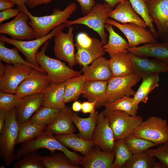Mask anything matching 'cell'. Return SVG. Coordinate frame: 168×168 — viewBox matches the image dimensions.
I'll list each match as a JSON object with an SVG mask.
<instances>
[{
	"mask_svg": "<svg viewBox=\"0 0 168 168\" xmlns=\"http://www.w3.org/2000/svg\"><path fill=\"white\" fill-rule=\"evenodd\" d=\"M60 110L47 106H42L28 121L33 123L47 126L54 120Z\"/></svg>",
	"mask_w": 168,
	"mask_h": 168,
	"instance_id": "cell-36",
	"label": "cell"
},
{
	"mask_svg": "<svg viewBox=\"0 0 168 168\" xmlns=\"http://www.w3.org/2000/svg\"><path fill=\"white\" fill-rule=\"evenodd\" d=\"M67 27L65 23L57 26L46 35L28 41L17 40L10 39L4 35L0 36V41L12 44L16 48L25 56L27 61L33 65L40 67L35 58L38 50L46 41L52 38L58 33Z\"/></svg>",
	"mask_w": 168,
	"mask_h": 168,
	"instance_id": "cell-10",
	"label": "cell"
},
{
	"mask_svg": "<svg viewBox=\"0 0 168 168\" xmlns=\"http://www.w3.org/2000/svg\"><path fill=\"white\" fill-rule=\"evenodd\" d=\"M122 168H162L156 157L149 156L144 152L133 154Z\"/></svg>",
	"mask_w": 168,
	"mask_h": 168,
	"instance_id": "cell-35",
	"label": "cell"
},
{
	"mask_svg": "<svg viewBox=\"0 0 168 168\" xmlns=\"http://www.w3.org/2000/svg\"><path fill=\"white\" fill-rule=\"evenodd\" d=\"M108 81H86L82 96L90 101L97 100L96 108L105 106L107 103L106 93Z\"/></svg>",
	"mask_w": 168,
	"mask_h": 168,
	"instance_id": "cell-25",
	"label": "cell"
},
{
	"mask_svg": "<svg viewBox=\"0 0 168 168\" xmlns=\"http://www.w3.org/2000/svg\"><path fill=\"white\" fill-rule=\"evenodd\" d=\"M14 5L9 0H0V11L12 8Z\"/></svg>",
	"mask_w": 168,
	"mask_h": 168,
	"instance_id": "cell-49",
	"label": "cell"
},
{
	"mask_svg": "<svg viewBox=\"0 0 168 168\" xmlns=\"http://www.w3.org/2000/svg\"><path fill=\"white\" fill-rule=\"evenodd\" d=\"M156 24L158 38L168 41V0H144Z\"/></svg>",
	"mask_w": 168,
	"mask_h": 168,
	"instance_id": "cell-14",
	"label": "cell"
},
{
	"mask_svg": "<svg viewBox=\"0 0 168 168\" xmlns=\"http://www.w3.org/2000/svg\"><path fill=\"white\" fill-rule=\"evenodd\" d=\"M106 23L114 26L125 35L127 38L129 48L138 46L141 44L157 42V39L150 30L133 23H121L108 18Z\"/></svg>",
	"mask_w": 168,
	"mask_h": 168,
	"instance_id": "cell-12",
	"label": "cell"
},
{
	"mask_svg": "<svg viewBox=\"0 0 168 168\" xmlns=\"http://www.w3.org/2000/svg\"><path fill=\"white\" fill-rule=\"evenodd\" d=\"M132 133L137 137L160 145L168 141V123L166 119L152 116L143 121Z\"/></svg>",
	"mask_w": 168,
	"mask_h": 168,
	"instance_id": "cell-8",
	"label": "cell"
},
{
	"mask_svg": "<svg viewBox=\"0 0 168 168\" xmlns=\"http://www.w3.org/2000/svg\"><path fill=\"white\" fill-rule=\"evenodd\" d=\"M0 168H5V167L4 165V164L2 166H0Z\"/></svg>",
	"mask_w": 168,
	"mask_h": 168,
	"instance_id": "cell-54",
	"label": "cell"
},
{
	"mask_svg": "<svg viewBox=\"0 0 168 168\" xmlns=\"http://www.w3.org/2000/svg\"><path fill=\"white\" fill-rule=\"evenodd\" d=\"M17 6H21L26 5L28 0H9Z\"/></svg>",
	"mask_w": 168,
	"mask_h": 168,
	"instance_id": "cell-53",
	"label": "cell"
},
{
	"mask_svg": "<svg viewBox=\"0 0 168 168\" xmlns=\"http://www.w3.org/2000/svg\"><path fill=\"white\" fill-rule=\"evenodd\" d=\"M73 28H68L67 33L62 31L56 34L54 36V51L56 58L67 62L69 67L72 68L77 64L74 43Z\"/></svg>",
	"mask_w": 168,
	"mask_h": 168,
	"instance_id": "cell-15",
	"label": "cell"
},
{
	"mask_svg": "<svg viewBox=\"0 0 168 168\" xmlns=\"http://www.w3.org/2000/svg\"><path fill=\"white\" fill-rule=\"evenodd\" d=\"M102 111L113 131L115 140L124 139L143 121L139 115L131 116L121 110L105 109Z\"/></svg>",
	"mask_w": 168,
	"mask_h": 168,
	"instance_id": "cell-7",
	"label": "cell"
},
{
	"mask_svg": "<svg viewBox=\"0 0 168 168\" xmlns=\"http://www.w3.org/2000/svg\"><path fill=\"white\" fill-rule=\"evenodd\" d=\"M81 71L86 81H108L113 77L108 60L103 56L96 59L90 65L82 67Z\"/></svg>",
	"mask_w": 168,
	"mask_h": 168,
	"instance_id": "cell-22",
	"label": "cell"
},
{
	"mask_svg": "<svg viewBox=\"0 0 168 168\" xmlns=\"http://www.w3.org/2000/svg\"><path fill=\"white\" fill-rule=\"evenodd\" d=\"M100 148L94 146L87 155L81 157L79 165L84 168H113L114 151L105 152Z\"/></svg>",
	"mask_w": 168,
	"mask_h": 168,
	"instance_id": "cell-18",
	"label": "cell"
},
{
	"mask_svg": "<svg viewBox=\"0 0 168 168\" xmlns=\"http://www.w3.org/2000/svg\"><path fill=\"white\" fill-rule=\"evenodd\" d=\"M49 44V40L44 44L41 50L35 55L40 66L44 70L49 77L50 83H60L67 79L82 74V72L75 70L67 66L59 59L51 58L45 54Z\"/></svg>",
	"mask_w": 168,
	"mask_h": 168,
	"instance_id": "cell-3",
	"label": "cell"
},
{
	"mask_svg": "<svg viewBox=\"0 0 168 168\" xmlns=\"http://www.w3.org/2000/svg\"><path fill=\"white\" fill-rule=\"evenodd\" d=\"M46 149L53 152L58 150L63 152L73 164L78 165L82 157L63 145L50 131L45 130L37 138L22 143L15 153V160H18L24 156L36 152L40 149ZM79 166V165H78Z\"/></svg>",
	"mask_w": 168,
	"mask_h": 168,
	"instance_id": "cell-1",
	"label": "cell"
},
{
	"mask_svg": "<svg viewBox=\"0 0 168 168\" xmlns=\"http://www.w3.org/2000/svg\"><path fill=\"white\" fill-rule=\"evenodd\" d=\"M5 44V42L0 41V61L10 64H20L28 65L46 73L45 71L40 67H35L24 59L19 54V50L16 48L9 49L6 47Z\"/></svg>",
	"mask_w": 168,
	"mask_h": 168,
	"instance_id": "cell-34",
	"label": "cell"
},
{
	"mask_svg": "<svg viewBox=\"0 0 168 168\" xmlns=\"http://www.w3.org/2000/svg\"><path fill=\"white\" fill-rule=\"evenodd\" d=\"M105 28L109 33V40L103 47L110 57L119 53H129L128 42L114 31L112 25L106 23Z\"/></svg>",
	"mask_w": 168,
	"mask_h": 168,
	"instance_id": "cell-30",
	"label": "cell"
},
{
	"mask_svg": "<svg viewBox=\"0 0 168 168\" xmlns=\"http://www.w3.org/2000/svg\"><path fill=\"white\" fill-rule=\"evenodd\" d=\"M43 93L27 96L16 107V116L19 124L28 121L42 106Z\"/></svg>",
	"mask_w": 168,
	"mask_h": 168,
	"instance_id": "cell-23",
	"label": "cell"
},
{
	"mask_svg": "<svg viewBox=\"0 0 168 168\" xmlns=\"http://www.w3.org/2000/svg\"><path fill=\"white\" fill-rule=\"evenodd\" d=\"M128 52L138 57H153L168 65V41L147 43L140 46L129 48Z\"/></svg>",
	"mask_w": 168,
	"mask_h": 168,
	"instance_id": "cell-21",
	"label": "cell"
},
{
	"mask_svg": "<svg viewBox=\"0 0 168 168\" xmlns=\"http://www.w3.org/2000/svg\"><path fill=\"white\" fill-rule=\"evenodd\" d=\"M19 125L15 108L7 112L5 125L0 132V155L7 166L15 160V146Z\"/></svg>",
	"mask_w": 168,
	"mask_h": 168,
	"instance_id": "cell-5",
	"label": "cell"
},
{
	"mask_svg": "<svg viewBox=\"0 0 168 168\" xmlns=\"http://www.w3.org/2000/svg\"><path fill=\"white\" fill-rule=\"evenodd\" d=\"M74 45L77 49L75 53L76 61L83 67L91 64L105 54L101 41L84 32L77 35Z\"/></svg>",
	"mask_w": 168,
	"mask_h": 168,
	"instance_id": "cell-6",
	"label": "cell"
},
{
	"mask_svg": "<svg viewBox=\"0 0 168 168\" xmlns=\"http://www.w3.org/2000/svg\"><path fill=\"white\" fill-rule=\"evenodd\" d=\"M54 0H28L26 5L30 8H33L38 5L49 4Z\"/></svg>",
	"mask_w": 168,
	"mask_h": 168,
	"instance_id": "cell-48",
	"label": "cell"
},
{
	"mask_svg": "<svg viewBox=\"0 0 168 168\" xmlns=\"http://www.w3.org/2000/svg\"><path fill=\"white\" fill-rule=\"evenodd\" d=\"M97 100L85 101L82 103V111L84 114H92L95 112Z\"/></svg>",
	"mask_w": 168,
	"mask_h": 168,
	"instance_id": "cell-47",
	"label": "cell"
},
{
	"mask_svg": "<svg viewBox=\"0 0 168 168\" xmlns=\"http://www.w3.org/2000/svg\"><path fill=\"white\" fill-rule=\"evenodd\" d=\"M14 168H45L42 156L37 153L33 152L27 154L16 162L14 164Z\"/></svg>",
	"mask_w": 168,
	"mask_h": 168,
	"instance_id": "cell-41",
	"label": "cell"
},
{
	"mask_svg": "<svg viewBox=\"0 0 168 168\" xmlns=\"http://www.w3.org/2000/svg\"><path fill=\"white\" fill-rule=\"evenodd\" d=\"M113 9L107 3L96 4L91 11L85 16L76 20L68 21L65 23L69 28L72 25H85L97 32L104 45L107 42V35L105 31V26L109 15Z\"/></svg>",
	"mask_w": 168,
	"mask_h": 168,
	"instance_id": "cell-4",
	"label": "cell"
},
{
	"mask_svg": "<svg viewBox=\"0 0 168 168\" xmlns=\"http://www.w3.org/2000/svg\"><path fill=\"white\" fill-rule=\"evenodd\" d=\"M86 81L83 75L81 74L64 82V101L66 103L78 100L83 92Z\"/></svg>",
	"mask_w": 168,
	"mask_h": 168,
	"instance_id": "cell-32",
	"label": "cell"
},
{
	"mask_svg": "<svg viewBox=\"0 0 168 168\" xmlns=\"http://www.w3.org/2000/svg\"><path fill=\"white\" fill-rule=\"evenodd\" d=\"M99 113L97 111L90 114L87 118L79 117L76 112L72 116V121L79 131L78 137L86 140H91L97 124Z\"/></svg>",
	"mask_w": 168,
	"mask_h": 168,
	"instance_id": "cell-28",
	"label": "cell"
},
{
	"mask_svg": "<svg viewBox=\"0 0 168 168\" xmlns=\"http://www.w3.org/2000/svg\"><path fill=\"white\" fill-rule=\"evenodd\" d=\"M23 101L16 95L0 91V108L8 112L20 105Z\"/></svg>",
	"mask_w": 168,
	"mask_h": 168,
	"instance_id": "cell-44",
	"label": "cell"
},
{
	"mask_svg": "<svg viewBox=\"0 0 168 168\" xmlns=\"http://www.w3.org/2000/svg\"><path fill=\"white\" fill-rule=\"evenodd\" d=\"M74 112L71 107L66 105L60 111L54 120L47 126L45 130H48L55 134L73 133L77 131L76 127L72 120Z\"/></svg>",
	"mask_w": 168,
	"mask_h": 168,
	"instance_id": "cell-24",
	"label": "cell"
},
{
	"mask_svg": "<svg viewBox=\"0 0 168 168\" xmlns=\"http://www.w3.org/2000/svg\"><path fill=\"white\" fill-rule=\"evenodd\" d=\"M159 73L148 75L142 77V82L133 97L134 102L138 105L141 102L147 103L149 94L159 86Z\"/></svg>",
	"mask_w": 168,
	"mask_h": 168,
	"instance_id": "cell-31",
	"label": "cell"
},
{
	"mask_svg": "<svg viewBox=\"0 0 168 168\" xmlns=\"http://www.w3.org/2000/svg\"><path fill=\"white\" fill-rule=\"evenodd\" d=\"M144 152L149 156L156 158L162 168H168V141L156 148H148Z\"/></svg>",
	"mask_w": 168,
	"mask_h": 168,
	"instance_id": "cell-43",
	"label": "cell"
},
{
	"mask_svg": "<svg viewBox=\"0 0 168 168\" xmlns=\"http://www.w3.org/2000/svg\"><path fill=\"white\" fill-rule=\"evenodd\" d=\"M26 6L25 5L17 7L29 17L30 21L28 22V24L34 30L35 39L46 35L55 27L67 22L69 16L77 8L76 4L72 2L63 10L54 8L52 13L49 15L35 16L32 15L28 11Z\"/></svg>",
	"mask_w": 168,
	"mask_h": 168,
	"instance_id": "cell-2",
	"label": "cell"
},
{
	"mask_svg": "<svg viewBox=\"0 0 168 168\" xmlns=\"http://www.w3.org/2000/svg\"><path fill=\"white\" fill-rule=\"evenodd\" d=\"M124 140L133 154L144 152L148 148L158 145L151 141L137 137L132 133L126 136Z\"/></svg>",
	"mask_w": 168,
	"mask_h": 168,
	"instance_id": "cell-37",
	"label": "cell"
},
{
	"mask_svg": "<svg viewBox=\"0 0 168 168\" xmlns=\"http://www.w3.org/2000/svg\"><path fill=\"white\" fill-rule=\"evenodd\" d=\"M43 94L42 106L61 110L66 106L64 101V82L50 83Z\"/></svg>",
	"mask_w": 168,
	"mask_h": 168,
	"instance_id": "cell-26",
	"label": "cell"
},
{
	"mask_svg": "<svg viewBox=\"0 0 168 168\" xmlns=\"http://www.w3.org/2000/svg\"><path fill=\"white\" fill-rule=\"evenodd\" d=\"M114 151L115 157L113 163V168H122L133 155L126 145L124 139L115 140Z\"/></svg>",
	"mask_w": 168,
	"mask_h": 168,
	"instance_id": "cell-40",
	"label": "cell"
},
{
	"mask_svg": "<svg viewBox=\"0 0 168 168\" xmlns=\"http://www.w3.org/2000/svg\"><path fill=\"white\" fill-rule=\"evenodd\" d=\"M105 2L108 3L113 9L119 3L127 0H104Z\"/></svg>",
	"mask_w": 168,
	"mask_h": 168,
	"instance_id": "cell-52",
	"label": "cell"
},
{
	"mask_svg": "<svg viewBox=\"0 0 168 168\" xmlns=\"http://www.w3.org/2000/svg\"><path fill=\"white\" fill-rule=\"evenodd\" d=\"M141 78L140 76L133 73L124 77H112L108 81L107 103L114 102L125 96H133L136 92L132 88Z\"/></svg>",
	"mask_w": 168,
	"mask_h": 168,
	"instance_id": "cell-11",
	"label": "cell"
},
{
	"mask_svg": "<svg viewBox=\"0 0 168 168\" xmlns=\"http://www.w3.org/2000/svg\"><path fill=\"white\" fill-rule=\"evenodd\" d=\"M50 83L46 73L33 68L18 86L15 94L22 99L27 96L42 93Z\"/></svg>",
	"mask_w": 168,
	"mask_h": 168,
	"instance_id": "cell-16",
	"label": "cell"
},
{
	"mask_svg": "<svg viewBox=\"0 0 168 168\" xmlns=\"http://www.w3.org/2000/svg\"><path fill=\"white\" fill-rule=\"evenodd\" d=\"M91 140L95 145L105 152L114 151L115 141L113 131L103 111L99 113L97 124Z\"/></svg>",
	"mask_w": 168,
	"mask_h": 168,
	"instance_id": "cell-17",
	"label": "cell"
},
{
	"mask_svg": "<svg viewBox=\"0 0 168 168\" xmlns=\"http://www.w3.org/2000/svg\"><path fill=\"white\" fill-rule=\"evenodd\" d=\"M134 11L147 24L150 30L157 39L158 37L154 28L153 21L150 16L147 6L144 0H128Z\"/></svg>",
	"mask_w": 168,
	"mask_h": 168,
	"instance_id": "cell-42",
	"label": "cell"
},
{
	"mask_svg": "<svg viewBox=\"0 0 168 168\" xmlns=\"http://www.w3.org/2000/svg\"><path fill=\"white\" fill-rule=\"evenodd\" d=\"M72 110L74 112H78L82 110V103L78 101H74L71 107Z\"/></svg>",
	"mask_w": 168,
	"mask_h": 168,
	"instance_id": "cell-51",
	"label": "cell"
},
{
	"mask_svg": "<svg viewBox=\"0 0 168 168\" xmlns=\"http://www.w3.org/2000/svg\"><path fill=\"white\" fill-rule=\"evenodd\" d=\"M33 68L28 65L16 64L4 65L0 62V91L15 94L22 81L30 73Z\"/></svg>",
	"mask_w": 168,
	"mask_h": 168,
	"instance_id": "cell-9",
	"label": "cell"
},
{
	"mask_svg": "<svg viewBox=\"0 0 168 168\" xmlns=\"http://www.w3.org/2000/svg\"><path fill=\"white\" fill-rule=\"evenodd\" d=\"M132 61L133 73L142 77L168 71V65L157 59H149L128 53Z\"/></svg>",
	"mask_w": 168,
	"mask_h": 168,
	"instance_id": "cell-19",
	"label": "cell"
},
{
	"mask_svg": "<svg viewBox=\"0 0 168 168\" xmlns=\"http://www.w3.org/2000/svg\"><path fill=\"white\" fill-rule=\"evenodd\" d=\"M30 19L25 12L21 11L12 20L0 25V33L9 35L17 40H32L35 39L34 29L27 21Z\"/></svg>",
	"mask_w": 168,
	"mask_h": 168,
	"instance_id": "cell-13",
	"label": "cell"
},
{
	"mask_svg": "<svg viewBox=\"0 0 168 168\" xmlns=\"http://www.w3.org/2000/svg\"><path fill=\"white\" fill-rule=\"evenodd\" d=\"M138 105L134 102L133 97L125 96L114 102L107 103L105 107L108 110H121L135 116L137 115Z\"/></svg>",
	"mask_w": 168,
	"mask_h": 168,
	"instance_id": "cell-38",
	"label": "cell"
},
{
	"mask_svg": "<svg viewBox=\"0 0 168 168\" xmlns=\"http://www.w3.org/2000/svg\"><path fill=\"white\" fill-rule=\"evenodd\" d=\"M108 62L113 77H124L133 73L132 63L128 53L115 54Z\"/></svg>",
	"mask_w": 168,
	"mask_h": 168,
	"instance_id": "cell-29",
	"label": "cell"
},
{
	"mask_svg": "<svg viewBox=\"0 0 168 168\" xmlns=\"http://www.w3.org/2000/svg\"><path fill=\"white\" fill-rule=\"evenodd\" d=\"M79 4L81 11L84 15L87 14L96 4L95 0H76Z\"/></svg>",
	"mask_w": 168,
	"mask_h": 168,
	"instance_id": "cell-45",
	"label": "cell"
},
{
	"mask_svg": "<svg viewBox=\"0 0 168 168\" xmlns=\"http://www.w3.org/2000/svg\"><path fill=\"white\" fill-rule=\"evenodd\" d=\"M7 112L4 109L0 108V132L5 125Z\"/></svg>",
	"mask_w": 168,
	"mask_h": 168,
	"instance_id": "cell-50",
	"label": "cell"
},
{
	"mask_svg": "<svg viewBox=\"0 0 168 168\" xmlns=\"http://www.w3.org/2000/svg\"><path fill=\"white\" fill-rule=\"evenodd\" d=\"M46 126L31 123L28 120L19 124L16 145L34 139L41 135Z\"/></svg>",
	"mask_w": 168,
	"mask_h": 168,
	"instance_id": "cell-33",
	"label": "cell"
},
{
	"mask_svg": "<svg viewBox=\"0 0 168 168\" xmlns=\"http://www.w3.org/2000/svg\"><path fill=\"white\" fill-rule=\"evenodd\" d=\"M109 17L121 23H131L146 28L148 26L133 9L128 0L119 3L110 12Z\"/></svg>",
	"mask_w": 168,
	"mask_h": 168,
	"instance_id": "cell-20",
	"label": "cell"
},
{
	"mask_svg": "<svg viewBox=\"0 0 168 168\" xmlns=\"http://www.w3.org/2000/svg\"><path fill=\"white\" fill-rule=\"evenodd\" d=\"M21 11L18 8H11L1 11L0 12V23L12 17L16 16Z\"/></svg>",
	"mask_w": 168,
	"mask_h": 168,
	"instance_id": "cell-46",
	"label": "cell"
},
{
	"mask_svg": "<svg viewBox=\"0 0 168 168\" xmlns=\"http://www.w3.org/2000/svg\"><path fill=\"white\" fill-rule=\"evenodd\" d=\"M55 136L66 147L78 152L84 156L87 155L95 146L91 140L83 139L74 133L56 134Z\"/></svg>",
	"mask_w": 168,
	"mask_h": 168,
	"instance_id": "cell-27",
	"label": "cell"
},
{
	"mask_svg": "<svg viewBox=\"0 0 168 168\" xmlns=\"http://www.w3.org/2000/svg\"><path fill=\"white\" fill-rule=\"evenodd\" d=\"M46 168H80L78 165L73 164L63 153L60 152L42 156Z\"/></svg>",
	"mask_w": 168,
	"mask_h": 168,
	"instance_id": "cell-39",
	"label": "cell"
}]
</instances>
